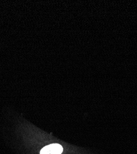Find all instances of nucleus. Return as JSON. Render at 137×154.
<instances>
[{
    "label": "nucleus",
    "instance_id": "obj_1",
    "mask_svg": "<svg viewBox=\"0 0 137 154\" xmlns=\"http://www.w3.org/2000/svg\"><path fill=\"white\" fill-rule=\"evenodd\" d=\"M63 148L58 144H53L45 146L41 151L40 154H61Z\"/></svg>",
    "mask_w": 137,
    "mask_h": 154
}]
</instances>
